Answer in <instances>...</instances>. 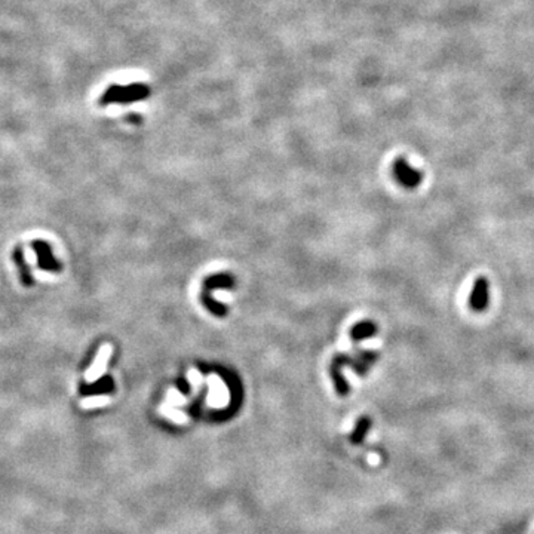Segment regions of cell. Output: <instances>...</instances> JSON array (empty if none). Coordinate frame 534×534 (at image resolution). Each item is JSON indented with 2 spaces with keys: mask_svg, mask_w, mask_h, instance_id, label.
<instances>
[{
  "mask_svg": "<svg viewBox=\"0 0 534 534\" xmlns=\"http://www.w3.org/2000/svg\"><path fill=\"white\" fill-rule=\"evenodd\" d=\"M151 95V88L143 82H134L128 85L113 83L101 94L98 104L107 107L110 104H132L144 101Z\"/></svg>",
  "mask_w": 534,
  "mask_h": 534,
  "instance_id": "obj_1",
  "label": "cell"
},
{
  "mask_svg": "<svg viewBox=\"0 0 534 534\" xmlns=\"http://www.w3.org/2000/svg\"><path fill=\"white\" fill-rule=\"evenodd\" d=\"M393 175H395L397 182L406 189H416L423 182L422 171L411 167L404 158L397 159L395 163H393Z\"/></svg>",
  "mask_w": 534,
  "mask_h": 534,
  "instance_id": "obj_2",
  "label": "cell"
},
{
  "mask_svg": "<svg viewBox=\"0 0 534 534\" xmlns=\"http://www.w3.org/2000/svg\"><path fill=\"white\" fill-rule=\"evenodd\" d=\"M490 304V281L484 276H479L474 282L469 294V306L474 312H484Z\"/></svg>",
  "mask_w": 534,
  "mask_h": 534,
  "instance_id": "obj_3",
  "label": "cell"
},
{
  "mask_svg": "<svg viewBox=\"0 0 534 534\" xmlns=\"http://www.w3.org/2000/svg\"><path fill=\"white\" fill-rule=\"evenodd\" d=\"M34 252L37 254V259H39V267L42 271L48 272H58L61 271V264L54 259V254L50 247L43 242V240H36V242L32 244Z\"/></svg>",
  "mask_w": 534,
  "mask_h": 534,
  "instance_id": "obj_4",
  "label": "cell"
},
{
  "mask_svg": "<svg viewBox=\"0 0 534 534\" xmlns=\"http://www.w3.org/2000/svg\"><path fill=\"white\" fill-rule=\"evenodd\" d=\"M14 259H15L17 266L20 267V273H21L22 282H24L25 285H27V287H30V285L33 284V278H32V275H30L29 266L25 264V259H24V254H22L21 248H17V249L14 251Z\"/></svg>",
  "mask_w": 534,
  "mask_h": 534,
  "instance_id": "obj_5",
  "label": "cell"
},
{
  "mask_svg": "<svg viewBox=\"0 0 534 534\" xmlns=\"http://www.w3.org/2000/svg\"><path fill=\"white\" fill-rule=\"evenodd\" d=\"M371 427V420L368 417H362L360 418L358 425H356V429L352 434V442L353 444H361L365 438V435L368 434V430H370Z\"/></svg>",
  "mask_w": 534,
  "mask_h": 534,
  "instance_id": "obj_6",
  "label": "cell"
},
{
  "mask_svg": "<svg viewBox=\"0 0 534 534\" xmlns=\"http://www.w3.org/2000/svg\"><path fill=\"white\" fill-rule=\"evenodd\" d=\"M377 331V328L373 322H362L360 325H356L353 328V338H367V337H371L374 336V333Z\"/></svg>",
  "mask_w": 534,
  "mask_h": 534,
  "instance_id": "obj_7",
  "label": "cell"
},
{
  "mask_svg": "<svg viewBox=\"0 0 534 534\" xmlns=\"http://www.w3.org/2000/svg\"><path fill=\"white\" fill-rule=\"evenodd\" d=\"M126 119H128V122H131V123H137V125L142 123V118H139L138 114H130V116Z\"/></svg>",
  "mask_w": 534,
  "mask_h": 534,
  "instance_id": "obj_8",
  "label": "cell"
}]
</instances>
